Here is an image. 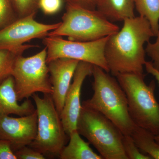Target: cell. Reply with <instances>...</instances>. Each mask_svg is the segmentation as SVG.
Instances as JSON below:
<instances>
[{"label": "cell", "mask_w": 159, "mask_h": 159, "mask_svg": "<svg viewBox=\"0 0 159 159\" xmlns=\"http://www.w3.org/2000/svg\"><path fill=\"white\" fill-rule=\"evenodd\" d=\"M122 29L110 35L106 43L104 55L110 72L143 75L145 62V45L154 37L148 20L139 16L123 21Z\"/></svg>", "instance_id": "cell-1"}, {"label": "cell", "mask_w": 159, "mask_h": 159, "mask_svg": "<svg viewBox=\"0 0 159 159\" xmlns=\"http://www.w3.org/2000/svg\"><path fill=\"white\" fill-rule=\"evenodd\" d=\"M108 73L93 65V94L81 104L102 114L116 125L123 135H130L136 125L129 112L126 95L117 79Z\"/></svg>", "instance_id": "cell-2"}, {"label": "cell", "mask_w": 159, "mask_h": 159, "mask_svg": "<svg viewBox=\"0 0 159 159\" xmlns=\"http://www.w3.org/2000/svg\"><path fill=\"white\" fill-rule=\"evenodd\" d=\"M125 92L129 112L135 125L154 134L159 132V103L155 97L156 83L145 82V75L126 73L117 75Z\"/></svg>", "instance_id": "cell-3"}, {"label": "cell", "mask_w": 159, "mask_h": 159, "mask_svg": "<svg viewBox=\"0 0 159 159\" xmlns=\"http://www.w3.org/2000/svg\"><path fill=\"white\" fill-rule=\"evenodd\" d=\"M61 20L59 27L49 32L48 36H67L70 40L91 42L110 36L120 29L97 9L70 4H66Z\"/></svg>", "instance_id": "cell-4"}, {"label": "cell", "mask_w": 159, "mask_h": 159, "mask_svg": "<svg viewBox=\"0 0 159 159\" xmlns=\"http://www.w3.org/2000/svg\"><path fill=\"white\" fill-rule=\"evenodd\" d=\"M77 130L96 148L102 159H128L122 145L123 134L99 112L82 106Z\"/></svg>", "instance_id": "cell-5"}, {"label": "cell", "mask_w": 159, "mask_h": 159, "mask_svg": "<svg viewBox=\"0 0 159 159\" xmlns=\"http://www.w3.org/2000/svg\"><path fill=\"white\" fill-rule=\"evenodd\" d=\"M38 116L36 137L30 145L31 148L45 156L58 157L67 144L69 136L63 126L51 94L32 95Z\"/></svg>", "instance_id": "cell-6"}, {"label": "cell", "mask_w": 159, "mask_h": 159, "mask_svg": "<svg viewBox=\"0 0 159 159\" xmlns=\"http://www.w3.org/2000/svg\"><path fill=\"white\" fill-rule=\"evenodd\" d=\"M47 57L45 47L31 57L20 55L16 57L11 75L14 78L19 102L29 99L37 93L52 94Z\"/></svg>", "instance_id": "cell-7"}, {"label": "cell", "mask_w": 159, "mask_h": 159, "mask_svg": "<svg viewBox=\"0 0 159 159\" xmlns=\"http://www.w3.org/2000/svg\"><path fill=\"white\" fill-rule=\"evenodd\" d=\"M108 36L91 42L74 41L60 36H47L43 39V43L47 48V64L57 58H71L98 66L109 73L104 55Z\"/></svg>", "instance_id": "cell-8"}, {"label": "cell", "mask_w": 159, "mask_h": 159, "mask_svg": "<svg viewBox=\"0 0 159 159\" xmlns=\"http://www.w3.org/2000/svg\"><path fill=\"white\" fill-rule=\"evenodd\" d=\"M36 14L17 19L0 30V50H8L20 56L26 50L38 47L24 43L34 39H44L50 31L59 27L60 22L45 24L34 20Z\"/></svg>", "instance_id": "cell-9"}, {"label": "cell", "mask_w": 159, "mask_h": 159, "mask_svg": "<svg viewBox=\"0 0 159 159\" xmlns=\"http://www.w3.org/2000/svg\"><path fill=\"white\" fill-rule=\"evenodd\" d=\"M93 65L89 63L80 61L66 95L64 106L61 113V119L66 133L69 135L77 129V123L82 104L80 102L81 88L86 78L92 75Z\"/></svg>", "instance_id": "cell-10"}, {"label": "cell", "mask_w": 159, "mask_h": 159, "mask_svg": "<svg viewBox=\"0 0 159 159\" xmlns=\"http://www.w3.org/2000/svg\"><path fill=\"white\" fill-rule=\"evenodd\" d=\"M37 111L28 116L14 118L9 116L0 118V139L10 142L13 152L29 146L36 137Z\"/></svg>", "instance_id": "cell-11"}, {"label": "cell", "mask_w": 159, "mask_h": 159, "mask_svg": "<svg viewBox=\"0 0 159 159\" xmlns=\"http://www.w3.org/2000/svg\"><path fill=\"white\" fill-rule=\"evenodd\" d=\"M79 61L71 58H59L48 63L52 85L51 96L60 115L63 108L66 95Z\"/></svg>", "instance_id": "cell-12"}, {"label": "cell", "mask_w": 159, "mask_h": 159, "mask_svg": "<svg viewBox=\"0 0 159 159\" xmlns=\"http://www.w3.org/2000/svg\"><path fill=\"white\" fill-rule=\"evenodd\" d=\"M18 102L14 78L10 76L0 84V118L11 114L24 116L36 110L29 99H26L21 104Z\"/></svg>", "instance_id": "cell-13"}, {"label": "cell", "mask_w": 159, "mask_h": 159, "mask_svg": "<svg viewBox=\"0 0 159 159\" xmlns=\"http://www.w3.org/2000/svg\"><path fill=\"white\" fill-rule=\"evenodd\" d=\"M134 0H97L96 9L114 23L134 17Z\"/></svg>", "instance_id": "cell-14"}, {"label": "cell", "mask_w": 159, "mask_h": 159, "mask_svg": "<svg viewBox=\"0 0 159 159\" xmlns=\"http://www.w3.org/2000/svg\"><path fill=\"white\" fill-rule=\"evenodd\" d=\"M69 142L59 154L60 159H102L101 156L94 152L89 142H85L77 129L69 135Z\"/></svg>", "instance_id": "cell-15"}, {"label": "cell", "mask_w": 159, "mask_h": 159, "mask_svg": "<svg viewBox=\"0 0 159 159\" xmlns=\"http://www.w3.org/2000/svg\"><path fill=\"white\" fill-rule=\"evenodd\" d=\"M130 136L141 152L152 159H159V145L156 141L154 134L136 125Z\"/></svg>", "instance_id": "cell-16"}, {"label": "cell", "mask_w": 159, "mask_h": 159, "mask_svg": "<svg viewBox=\"0 0 159 159\" xmlns=\"http://www.w3.org/2000/svg\"><path fill=\"white\" fill-rule=\"evenodd\" d=\"M134 1L139 16L148 20L155 36H156L159 31V0Z\"/></svg>", "instance_id": "cell-17"}, {"label": "cell", "mask_w": 159, "mask_h": 159, "mask_svg": "<svg viewBox=\"0 0 159 159\" xmlns=\"http://www.w3.org/2000/svg\"><path fill=\"white\" fill-rule=\"evenodd\" d=\"M17 18L36 14L39 9V0H10Z\"/></svg>", "instance_id": "cell-18"}, {"label": "cell", "mask_w": 159, "mask_h": 159, "mask_svg": "<svg viewBox=\"0 0 159 159\" xmlns=\"http://www.w3.org/2000/svg\"><path fill=\"white\" fill-rule=\"evenodd\" d=\"M17 57L11 51L0 50V84L11 76L13 65Z\"/></svg>", "instance_id": "cell-19"}, {"label": "cell", "mask_w": 159, "mask_h": 159, "mask_svg": "<svg viewBox=\"0 0 159 159\" xmlns=\"http://www.w3.org/2000/svg\"><path fill=\"white\" fill-rule=\"evenodd\" d=\"M17 19L10 0H0V30Z\"/></svg>", "instance_id": "cell-20"}, {"label": "cell", "mask_w": 159, "mask_h": 159, "mask_svg": "<svg viewBox=\"0 0 159 159\" xmlns=\"http://www.w3.org/2000/svg\"><path fill=\"white\" fill-rule=\"evenodd\" d=\"M122 145L128 159H152L140 151L130 135H123Z\"/></svg>", "instance_id": "cell-21"}, {"label": "cell", "mask_w": 159, "mask_h": 159, "mask_svg": "<svg viewBox=\"0 0 159 159\" xmlns=\"http://www.w3.org/2000/svg\"><path fill=\"white\" fill-rule=\"evenodd\" d=\"M64 2V0H39V9L45 14H54L61 10Z\"/></svg>", "instance_id": "cell-22"}, {"label": "cell", "mask_w": 159, "mask_h": 159, "mask_svg": "<svg viewBox=\"0 0 159 159\" xmlns=\"http://www.w3.org/2000/svg\"><path fill=\"white\" fill-rule=\"evenodd\" d=\"M156 37L155 41L147 43L145 49L146 54L151 59V61L154 67L159 71V31Z\"/></svg>", "instance_id": "cell-23"}, {"label": "cell", "mask_w": 159, "mask_h": 159, "mask_svg": "<svg viewBox=\"0 0 159 159\" xmlns=\"http://www.w3.org/2000/svg\"><path fill=\"white\" fill-rule=\"evenodd\" d=\"M17 159H45L46 157L39 152L26 146L14 152Z\"/></svg>", "instance_id": "cell-24"}, {"label": "cell", "mask_w": 159, "mask_h": 159, "mask_svg": "<svg viewBox=\"0 0 159 159\" xmlns=\"http://www.w3.org/2000/svg\"><path fill=\"white\" fill-rule=\"evenodd\" d=\"M0 159H17L10 142L2 139H0Z\"/></svg>", "instance_id": "cell-25"}, {"label": "cell", "mask_w": 159, "mask_h": 159, "mask_svg": "<svg viewBox=\"0 0 159 159\" xmlns=\"http://www.w3.org/2000/svg\"><path fill=\"white\" fill-rule=\"evenodd\" d=\"M66 4L74 5L85 8L95 10L97 8V0H64Z\"/></svg>", "instance_id": "cell-26"}, {"label": "cell", "mask_w": 159, "mask_h": 159, "mask_svg": "<svg viewBox=\"0 0 159 159\" xmlns=\"http://www.w3.org/2000/svg\"><path fill=\"white\" fill-rule=\"evenodd\" d=\"M144 67L147 73L151 74L154 77L159 85V71L154 67L151 61H146Z\"/></svg>", "instance_id": "cell-27"}, {"label": "cell", "mask_w": 159, "mask_h": 159, "mask_svg": "<svg viewBox=\"0 0 159 159\" xmlns=\"http://www.w3.org/2000/svg\"><path fill=\"white\" fill-rule=\"evenodd\" d=\"M155 138V140L157 143L159 145V132L157 135H156Z\"/></svg>", "instance_id": "cell-28"}]
</instances>
